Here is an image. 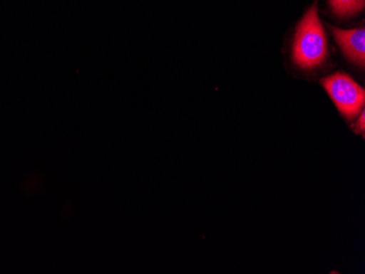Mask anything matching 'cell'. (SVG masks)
<instances>
[{
    "label": "cell",
    "mask_w": 365,
    "mask_h": 274,
    "mask_svg": "<svg viewBox=\"0 0 365 274\" xmlns=\"http://www.w3.org/2000/svg\"><path fill=\"white\" fill-rule=\"evenodd\" d=\"M327 56V36L315 3L307 10L295 31L292 58L297 67L311 70L325 63Z\"/></svg>",
    "instance_id": "1"
},
{
    "label": "cell",
    "mask_w": 365,
    "mask_h": 274,
    "mask_svg": "<svg viewBox=\"0 0 365 274\" xmlns=\"http://www.w3.org/2000/svg\"><path fill=\"white\" fill-rule=\"evenodd\" d=\"M322 85L329 94L340 114L348 120H354L364 110L365 91L350 75L334 73L322 80Z\"/></svg>",
    "instance_id": "2"
},
{
    "label": "cell",
    "mask_w": 365,
    "mask_h": 274,
    "mask_svg": "<svg viewBox=\"0 0 365 274\" xmlns=\"http://www.w3.org/2000/svg\"><path fill=\"white\" fill-rule=\"evenodd\" d=\"M330 31L339 45L344 56L352 63L364 68L365 65V30L364 28L341 30L330 26Z\"/></svg>",
    "instance_id": "3"
},
{
    "label": "cell",
    "mask_w": 365,
    "mask_h": 274,
    "mask_svg": "<svg viewBox=\"0 0 365 274\" xmlns=\"http://www.w3.org/2000/svg\"><path fill=\"white\" fill-rule=\"evenodd\" d=\"M334 14L339 18L354 17L363 11L365 0H328Z\"/></svg>",
    "instance_id": "4"
},
{
    "label": "cell",
    "mask_w": 365,
    "mask_h": 274,
    "mask_svg": "<svg viewBox=\"0 0 365 274\" xmlns=\"http://www.w3.org/2000/svg\"><path fill=\"white\" fill-rule=\"evenodd\" d=\"M359 120L356 122V132H360V134L364 135L365 130V114L364 110L361 112L360 115L358 116Z\"/></svg>",
    "instance_id": "5"
}]
</instances>
